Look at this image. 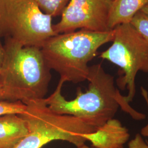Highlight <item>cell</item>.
<instances>
[{
    "label": "cell",
    "instance_id": "cell-1",
    "mask_svg": "<svg viewBox=\"0 0 148 148\" xmlns=\"http://www.w3.org/2000/svg\"><path fill=\"white\" fill-rule=\"evenodd\" d=\"M87 80L88 89L83 92L78 88L76 97L68 101L62 94L64 81L60 79L53 93L45 98L48 108L59 114L76 117L97 130L113 119L120 107L134 120L145 119V114L127 103L115 86L114 77L106 72L101 64L90 66Z\"/></svg>",
    "mask_w": 148,
    "mask_h": 148
},
{
    "label": "cell",
    "instance_id": "cell-2",
    "mask_svg": "<svg viewBox=\"0 0 148 148\" xmlns=\"http://www.w3.org/2000/svg\"><path fill=\"white\" fill-rule=\"evenodd\" d=\"M5 56L0 69L3 101H16L44 99L51 80L40 48L25 46L5 39Z\"/></svg>",
    "mask_w": 148,
    "mask_h": 148
},
{
    "label": "cell",
    "instance_id": "cell-3",
    "mask_svg": "<svg viewBox=\"0 0 148 148\" xmlns=\"http://www.w3.org/2000/svg\"><path fill=\"white\" fill-rule=\"evenodd\" d=\"M115 30L104 32L86 30L59 34L47 40L41 48L51 70L57 72L60 79L78 84L87 80L88 63L98 49L112 42Z\"/></svg>",
    "mask_w": 148,
    "mask_h": 148
},
{
    "label": "cell",
    "instance_id": "cell-4",
    "mask_svg": "<svg viewBox=\"0 0 148 148\" xmlns=\"http://www.w3.org/2000/svg\"><path fill=\"white\" fill-rule=\"evenodd\" d=\"M23 103L27 109L20 116L26 122L28 133L13 148H41L56 140L68 142L79 148L87 142L82 134L97 130L76 117L52 111L45 98Z\"/></svg>",
    "mask_w": 148,
    "mask_h": 148
},
{
    "label": "cell",
    "instance_id": "cell-5",
    "mask_svg": "<svg viewBox=\"0 0 148 148\" xmlns=\"http://www.w3.org/2000/svg\"><path fill=\"white\" fill-rule=\"evenodd\" d=\"M52 21L34 0H0V37L41 48L58 35Z\"/></svg>",
    "mask_w": 148,
    "mask_h": 148
},
{
    "label": "cell",
    "instance_id": "cell-6",
    "mask_svg": "<svg viewBox=\"0 0 148 148\" xmlns=\"http://www.w3.org/2000/svg\"><path fill=\"white\" fill-rule=\"evenodd\" d=\"M114 29L112 44L101 53L100 58L120 68L117 85L121 90H128L125 99L129 104L136 93L138 73H148V42L130 23L119 25Z\"/></svg>",
    "mask_w": 148,
    "mask_h": 148
},
{
    "label": "cell",
    "instance_id": "cell-7",
    "mask_svg": "<svg viewBox=\"0 0 148 148\" xmlns=\"http://www.w3.org/2000/svg\"><path fill=\"white\" fill-rule=\"evenodd\" d=\"M112 0H70L58 23L53 25L57 34L86 30L110 31L108 21Z\"/></svg>",
    "mask_w": 148,
    "mask_h": 148
},
{
    "label": "cell",
    "instance_id": "cell-8",
    "mask_svg": "<svg viewBox=\"0 0 148 148\" xmlns=\"http://www.w3.org/2000/svg\"><path fill=\"white\" fill-rule=\"evenodd\" d=\"M82 137L95 148H119L127 143L130 137L128 130L119 120L112 119L95 132Z\"/></svg>",
    "mask_w": 148,
    "mask_h": 148
},
{
    "label": "cell",
    "instance_id": "cell-9",
    "mask_svg": "<svg viewBox=\"0 0 148 148\" xmlns=\"http://www.w3.org/2000/svg\"><path fill=\"white\" fill-rule=\"evenodd\" d=\"M28 128L25 121L18 114L0 116V142L14 148L27 136Z\"/></svg>",
    "mask_w": 148,
    "mask_h": 148
},
{
    "label": "cell",
    "instance_id": "cell-10",
    "mask_svg": "<svg viewBox=\"0 0 148 148\" xmlns=\"http://www.w3.org/2000/svg\"><path fill=\"white\" fill-rule=\"evenodd\" d=\"M148 3V0H114L109 16L108 27L113 30L117 26L128 24L134 16Z\"/></svg>",
    "mask_w": 148,
    "mask_h": 148
},
{
    "label": "cell",
    "instance_id": "cell-11",
    "mask_svg": "<svg viewBox=\"0 0 148 148\" xmlns=\"http://www.w3.org/2000/svg\"><path fill=\"white\" fill-rule=\"evenodd\" d=\"M43 13L53 16L62 15L70 0H34Z\"/></svg>",
    "mask_w": 148,
    "mask_h": 148
},
{
    "label": "cell",
    "instance_id": "cell-12",
    "mask_svg": "<svg viewBox=\"0 0 148 148\" xmlns=\"http://www.w3.org/2000/svg\"><path fill=\"white\" fill-rule=\"evenodd\" d=\"M26 109V104L21 101H0V116L7 114L21 115L25 111Z\"/></svg>",
    "mask_w": 148,
    "mask_h": 148
},
{
    "label": "cell",
    "instance_id": "cell-13",
    "mask_svg": "<svg viewBox=\"0 0 148 148\" xmlns=\"http://www.w3.org/2000/svg\"><path fill=\"white\" fill-rule=\"evenodd\" d=\"M130 24L148 42V16L140 11L134 16Z\"/></svg>",
    "mask_w": 148,
    "mask_h": 148
},
{
    "label": "cell",
    "instance_id": "cell-14",
    "mask_svg": "<svg viewBox=\"0 0 148 148\" xmlns=\"http://www.w3.org/2000/svg\"><path fill=\"white\" fill-rule=\"evenodd\" d=\"M128 148H148V144L144 140L141 134L137 133L134 138L129 142Z\"/></svg>",
    "mask_w": 148,
    "mask_h": 148
},
{
    "label": "cell",
    "instance_id": "cell-15",
    "mask_svg": "<svg viewBox=\"0 0 148 148\" xmlns=\"http://www.w3.org/2000/svg\"><path fill=\"white\" fill-rule=\"evenodd\" d=\"M141 93L143 95V98L144 99L147 105V107H148V92L147 90H146L145 88H143V87H141ZM140 134L141 136H142L143 137H145L148 138V122L147 124L143 127L141 131H140Z\"/></svg>",
    "mask_w": 148,
    "mask_h": 148
},
{
    "label": "cell",
    "instance_id": "cell-16",
    "mask_svg": "<svg viewBox=\"0 0 148 148\" xmlns=\"http://www.w3.org/2000/svg\"><path fill=\"white\" fill-rule=\"evenodd\" d=\"M4 56H5L4 46L2 45V43L0 42V69L1 68L2 64L3 62Z\"/></svg>",
    "mask_w": 148,
    "mask_h": 148
},
{
    "label": "cell",
    "instance_id": "cell-17",
    "mask_svg": "<svg viewBox=\"0 0 148 148\" xmlns=\"http://www.w3.org/2000/svg\"><path fill=\"white\" fill-rule=\"evenodd\" d=\"M3 88H2V82L1 79V77H0V101H3Z\"/></svg>",
    "mask_w": 148,
    "mask_h": 148
},
{
    "label": "cell",
    "instance_id": "cell-18",
    "mask_svg": "<svg viewBox=\"0 0 148 148\" xmlns=\"http://www.w3.org/2000/svg\"><path fill=\"white\" fill-rule=\"evenodd\" d=\"M141 11L148 16V3L143 7V8L141 10Z\"/></svg>",
    "mask_w": 148,
    "mask_h": 148
},
{
    "label": "cell",
    "instance_id": "cell-19",
    "mask_svg": "<svg viewBox=\"0 0 148 148\" xmlns=\"http://www.w3.org/2000/svg\"><path fill=\"white\" fill-rule=\"evenodd\" d=\"M0 148H11V147L5 143L0 142Z\"/></svg>",
    "mask_w": 148,
    "mask_h": 148
},
{
    "label": "cell",
    "instance_id": "cell-20",
    "mask_svg": "<svg viewBox=\"0 0 148 148\" xmlns=\"http://www.w3.org/2000/svg\"><path fill=\"white\" fill-rule=\"evenodd\" d=\"M90 148V147H88V146H87L86 144H84V145H83L82 146H81V147H80L79 148Z\"/></svg>",
    "mask_w": 148,
    "mask_h": 148
},
{
    "label": "cell",
    "instance_id": "cell-21",
    "mask_svg": "<svg viewBox=\"0 0 148 148\" xmlns=\"http://www.w3.org/2000/svg\"><path fill=\"white\" fill-rule=\"evenodd\" d=\"M123 148V147H120V148Z\"/></svg>",
    "mask_w": 148,
    "mask_h": 148
},
{
    "label": "cell",
    "instance_id": "cell-22",
    "mask_svg": "<svg viewBox=\"0 0 148 148\" xmlns=\"http://www.w3.org/2000/svg\"><path fill=\"white\" fill-rule=\"evenodd\" d=\"M93 148V147H91V148Z\"/></svg>",
    "mask_w": 148,
    "mask_h": 148
},
{
    "label": "cell",
    "instance_id": "cell-23",
    "mask_svg": "<svg viewBox=\"0 0 148 148\" xmlns=\"http://www.w3.org/2000/svg\"><path fill=\"white\" fill-rule=\"evenodd\" d=\"M112 1H114V0H112Z\"/></svg>",
    "mask_w": 148,
    "mask_h": 148
}]
</instances>
